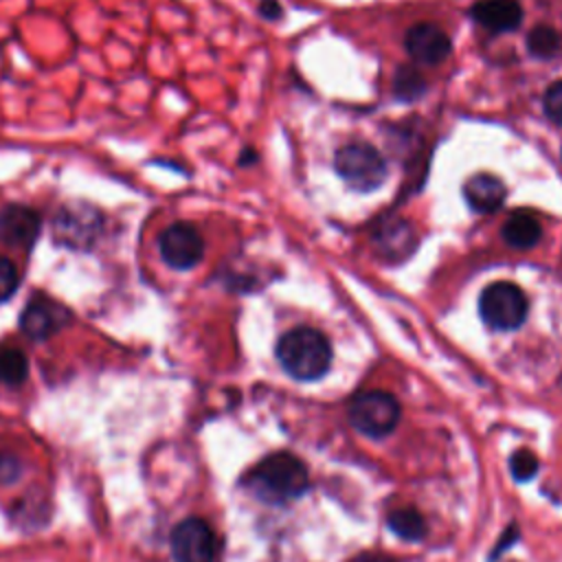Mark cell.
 Returning a JSON list of instances; mask_svg holds the SVG:
<instances>
[{"label":"cell","mask_w":562,"mask_h":562,"mask_svg":"<svg viewBox=\"0 0 562 562\" xmlns=\"http://www.w3.org/2000/svg\"><path fill=\"white\" fill-rule=\"evenodd\" d=\"M277 360L296 380H318L331 362L329 340L312 327H296L277 342Z\"/></svg>","instance_id":"1"},{"label":"cell","mask_w":562,"mask_h":562,"mask_svg":"<svg viewBox=\"0 0 562 562\" xmlns=\"http://www.w3.org/2000/svg\"><path fill=\"white\" fill-rule=\"evenodd\" d=\"M307 483L305 463L290 452L268 454L248 474V485L266 501L296 498L307 490Z\"/></svg>","instance_id":"2"},{"label":"cell","mask_w":562,"mask_h":562,"mask_svg":"<svg viewBox=\"0 0 562 562\" xmlns=\"http://www.w3.org/2000/svg\"><path fill=\"white\" fill-rule=\"evenodd\" d=\"M105 217L88 202H66L53 217V241L70 250H90L103 235Z\"/></svg>","instance_id":"3"},{"label":"cell","mask_w":562,"mask_h":562,"mask_svg":"<svg viewBox=\"0 0 562 562\" xmlns=\"http://www.w3.org/2000/svg\"><path fill=\"white\" fill-rule=\"evenodd\" d=\"M529 303L525 292L512 281L490 283L479 296V314L483 323L498 331H509L522 325Z\"/></svg>","instance_id":"4"},{"label":"cell","mask_w":562,"mask_h":562,"mask_svg":"<svg viewBox=\"0 0 562 562\" xmlns=\"http://www.w3.org/2000/svg\"><path fill=\"white\" fill-rule=\"evenodd\" d=\"M334 167L338 176L356 191H373L386 178L382 154L369 143H349L336 151Z\"/></svg>","instance_id":"5"},{"label":"cell","mask_w":562,"mask_h":562,"mask_svg":"<svg viewBox=\"0 0 562 562\" xmlns=\"http://www.w3.org/2000/svg\"><path fill=\"white\" fill-rule=\"evenodd\" d=\"M349 419L367 437L389 435L400 419V404L384 391H362L349 402Z\"/></svg>","instance_id":"6"},{"label":"cell","mask_w":562,"mask_h":562,"mask_svg":"<svg viewBox=\"0 0 562 562\" xmlns=\"http://www.w3.org/2000/svg\"><path fill=\"white\" fill-rule=\"evenodd\" d=\"M160 259L178 272L195 268L204 257V239L193 224L173 222L158 235Z\"/></svg>","instance_id":"7"},{"label":"cell","mask_w":562,"mask_h":562,"mask_svg":"<svg viewBox=\"0 0 562 562\" xmlns=\"http://www.w3.org/2000/svg\"><path fill=\"white\" fill-rule=\"evenodd\" d=\"M70 321L72 312L64 303L40 292L26 301L20 314V329L31 340H46L61 331Z\"/></svg>","instance_id":"8"},{"label":"cell","mask_w":562,"mask_h":562,"mask_svg":"<svg viewBox=\"0 0 562 562\" xmlns=\"http://www.w3.org/2000/svg\"><path fill=\"white\" fill-rule=\"evenodd\" d=\"M215 533L202 518H187L171 533V553L176 562H213Z\"/></svg>","instance_id":"9"},{"label":"cell","mask_w":562,"mask_h":562,"mask_svg":"<svg viewBox=\"0 0 562 562\" xmlns=\"http://www.w3.org/2000/svg\"><path fill=\"white\" fill-rule=\"evenodd\" d=\"M42 233V215L26 204H7L0 211V241L31 250Z\"/></svg>","instance_id":"10"},{"label":"cell","mask_w":562,"mask_h":562,"mask_svg":"<svg viewBox=\"0 0 562 562\" xmlns=\"http://www.w3.org/2000/svg\"><path fill=\"white\" fill-rule=\"evenodd\" d=\"M406 50L419 64H441L450 55V40L437 24H415L406 33Z\"/></svg>","instance_id":"11"},{"label":"cell","mask_w":562,"mask_h":562,"mask_svg":"<svg viewBox=\"0 0 562 562\" xmlns=\"http://www.w3.org/2000/svg\"><path fill=\"white\" fill-rule=\"evenodd\" d=\"M470 13L492 33H509L522 22V9L516 0H479Z\"/></svg>","instance_id":"12"},{"label":"cell","mask_w":562,"mask_h":562,"mask_svg":"<svg viewBox=\"0 0 562 562\" xmlns=\"http://www.w3.org/2000/svg\"><path fill=\"white\" fill-rule=\"evenodd\" d=\"M465 202L479 213H494L505 202V184L492 173H474L463 184Z\"/></svg>","instance_id":"13"},{"label":"cell","mask_w":562,"mask_h":562,"mask_svg":"<svg viewBox=\"0 0 562 562\" xmlns=\"http://www.w3.org/2000/svg\"><path fill=\"white\" fill-rule=\"evenodd\" d=\"M375 246L384 257L404 259L415 250V233L406 220H391L375 233Z\"/></svg>","instance_id":"14"},{"label":"cell","mask_w":562,"mask_h":562,"mask_svg":"<svg viewBox=\"0 0 562 562\" xmlns=\"http://www.w3.org/2000/svg\"><path fill=\"white\" fill-rule=\"evenodd\" d=\"M503 239L514 246V248H520V250H527L531 246H536L542 237V226H540V220L529 213V211H516L507 217V222L503 224V231H501Z\"/></svg>","instance_id":"15"},{"label":"cell","mask_w":562,"mask_h":562,"mask_svg":"<svg viewBox=\"0 0 562 562\" xmlns=\"http://www.w3.org/2000/svg\"><path fill=\"white\" fill-rule=\"evenodd\" d=\"M29 375V358L20 347L0 345V382L18 386Z\"/></svg>","instance_id":"16"},{"label":"cell","mask_w":562,"mask_h":562,"mask_svg":"<svg viewBox=\"0 0 562 562\" xmlns=\"http://www.w3.org/2000/svg\"><path fill=\"white\" fill-rule=\"evenodd\" d=\"M527 48L538 59H553L562 55V35L553 26L540 24L527 35Z\"/></svg>","instance_id":"17"},{"label":"cell","mask_w":562,"mask_h":562,"mask_svg":"<svg viewBox=\"0 0 562 562\" xmlns=\"http://www.w3.org/2000/svg\"><path fill=\"white\" fill-rule=\"evenodd\" d=\"M389 527L404 540H419L426 533L422 514L415 507H400L389 514Z\"/></svg>","instance_id":"18"},{"label":"cell","mask_w":562,"mask_h":562,"mask_svg":"<svg viewBox=\"0 0 562 562\" xmlns=\"http://www.w3.org/2000/svg\"><path fill=\"white\" fill-rule=\"evenodd\" d=\"M393 90L400 99H417L426 90V83H424V77L417 70L400 68L397 75H395Z\"/></svg>","instance_id":"19"},{"label":"cell","mask_w":562,"mask_h":562,"mask_svg":"<svg viewBox=\"0 0 562 562\" xmlns=\"http://www.w3.org/2000/svg\"><path fill=\"white\" fill-rule=\"evenodd\" d=\"M18 288H20V272L15 263L7 255H0V303L9 301Z\"/></svg>","instance_id":"20"},{"label":"cell","mask_w":562,"mask_h":562,"mask_svg":"<svg viewBox=\"0 0 562 562\" xmlns=\"http://www.w3.org/2000/svg\"><path fill=\"white\" fill-rule=\"evenodd\" d=\"M509 470L518 481H527L538 472V459L531 450H516L509 459Z\"/></svg>","instance_id":"21"},{"label":"cell","mask_w":562,"mask_h":562,"mask_svg":"<svg viewBox=\"0 0 562 562\" xmlns=\"http://www.w3.org/2000/svg\"><path fill=\"white\" fill-rule=\"evenodd\" d=\"M542 103H544V112L549 114V119L555 121L558 125H562V81L549 86Z\"/></svg>","instance_id":"22"},{"label":"cell","mask_w":562,"mask_h":562,"mask_svg":"<svg viewBox=\"0 0 562 562\" xmlns=\"http://www.w3.org/2000/svg\"><path fill=\"white\" fill-rule=\"evenodd\" d=\"M18 461L11 454H0V479L2 481H13L18 479Z\"/></svg>","instance_id":"23"},{"label":"cell","mask_w":562,"mask_h":562,"mask_svg":"<svg viewBox=\"0 0 562 562\" xmlns=\"http://www.w3.org/2000/svg\"><path fill=\"white\" fill-rule=\"evenodd\" d=\"M259 11H261L266 18H270V20L281 15V7H279V2H277V0H261Z\"/></svg>","instance_id":"24"},{"label":"cell","mask_w":562,"mask_h":562,"mask_svg":"<svg viewBox=\"0 0 562 562\" xmlns=\"http://www.w3.org/2000/svg\"><path fill=\"white\" fill-rule=\"evenodd\" d=\"M349 562H391V560L380 553H360V555H353Z\"/></svg>","instance_id":"25"}]
</instances>
